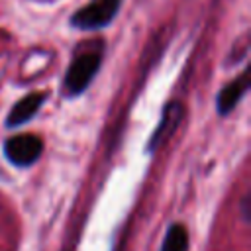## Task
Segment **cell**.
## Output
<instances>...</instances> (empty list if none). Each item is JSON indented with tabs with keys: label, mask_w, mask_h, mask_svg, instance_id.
<instances>
[{
	"label": "cell",
	"mask_w": 251,
	"mask_h": 251,
	"mask_svg": "<svg viewBox=\"0 0 251 251\" xmlns=\"http://www.w3.org/2000/svg\"><path fill=\"white\" fill-rule=\"evenodd\" d=\"M100 51H86L73 59L67 75H65V90L71 96L80 94L94 78L100 67Z\"/></svg>",
	"instance_id": "1"
},
{
	"label": "cell",
	"mask_w": 251,
	"mask_h": 251,
	"mask_svg": "<svg viewBox=\"0 0 251 251\" xmlns=\"http://www.w3.org/2000/svg\"><path fill=\"white\" fill-rule=\"evenodd\" d=\"M120 6L122 0H90L84 8L73 14L71 24L78 29H100L114 20Z\"/></svg>",
	"instance_id": "2"
},
{
	"label": "cell",
	"mask_w": 251,
	"mask_h": 251,
	"mask_svg": "<svg viewBox=\"0 0 251 251\" xmlns=\"http://www.w3.org/2000/svg\"><path fill=\"white\" fill-rule=\"evenodd\" d=\"M43 151V143L37 135L31 133H20L4 143V155L12 165L18 167H29L33 165Z\"/></svg>",
	"instance_id": "3"
},
{
	"label": "cell",
	"mask_w": 251,
	"mask_h": 251,
	"mask_svg": "<svg viewBox=\"0 0 251 251\" xmlns=\"http://www.w3.org/2000/svg\"><path fill=\"white\" fill-rule=\"evenodd\" d=\"M182 116H184L182 104H178V102L167 104V108L163 110L161 122H159V126H157V129L153 131L151 139H149V149H155V147H159L161 143H165V141L176 131L178 124L182 122Z\"/></svg>",
	"instance_id": "4"
},
{
	"label": "cell",
	"mask_w": 251,
	"mask_h": 251,
	"mask_svg": "<svg viewBox=\"0 0 251 251\" xmlns=\"http://www.w3.org/2000/svg\"><path fill=\"white\" fill-rule=\"evenodd\" d=\"M45 102V94L41 92H31V94H25L22 100H18L14 104V108L10 110L8 118H6V126L8 127H18L25 122H29L37 110L41 108V104Z\"/></svg>",
	"instance_id": "5"
},
{
	"label": "cell",
	"mask_w": 251,
	"mask_h": 251,
	"mask_svg": "<svg viewBox=\"0 0 251 251\" xmlns=\"http://www.w3.org/2000/svg\"><path fill=\"white\" fill-rule=\"evenodd\" d=\"M249 88V78H247V71H243L237 78H233L231 82H227L220 94H218V102H216V108L220 114H229L235 104L243 98V94L247 92Z\"/></svg>",
	"instance_id": "6"
},
{
	"label": "cell",
	"mask_w": 251,
	"mask_h": 251,
	"mask_svg": "<svg viewBox=\"0 0 251 251\" xmlns=\"http://www.w3.org/2000/svg\"><path fill=\"white\" fill-rule=\"evenodd\" d=\"M161 251H188V233L180 224L169 227Z\"/></svg>",
	"instance_id": "7"
}]
</instances>
